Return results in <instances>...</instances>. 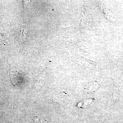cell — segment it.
Here are the masks:
<instances>
[{
	"label": "cell",
	"instance_id": "6da1fadb",
	"mask_svg": "<svg viewBox=\"0 0 123 123\" xmlns=\"http://www.w3.org/2000/svg\"><path fill=\"white\" fill-rule=\"evenodd\" d=\"M10 77L12 83L14 85L21 83L22 80V74L19 71L16 69L12 70L10 73Z\"/></svg>",
	"mask_w": 123,
	"mask_h": 123
},
{
	"label": "cell",
	"instance_id": "7a4b0ae2",
	"mask_svg": "<svg viewBox=\"0 0 123 123\" xmlns=\"http://www.w3.org/2000/svg\"><path fill=\"white\" fill-rule=\"evenodd\" d=\"M34 121L35 123H44L43 119L39 116H37L34 117Z\"/></svg>",
	"mask_w": 123,
	"mask_h": 123
}]
</instances>
